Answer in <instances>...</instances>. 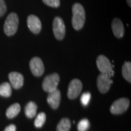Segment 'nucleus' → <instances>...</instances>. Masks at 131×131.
I'll use <instances>...</instances> for the list:
<instances>
[{"instance_id": "18", "label": "nucleus", "mask_w": 131, "mask_h": 131, "mask_svg": "<svg viewBox=\"0 0 131 131\" xmlns=\"http://www.w3.org/2000/svg\"><path fill=\"white\" fill-rule=\"evenodd\" d=\"M71 124L68 118H63L59 123L57 127V131H69Z\"/></svg>"}, {"instance_id": "12", "label": "nucleus", "mask_w": 131, "mask_h": 131, "mask_svg": "<svg viewBox=\"0 0 131 131\" xmlns=\"http://www.w3.org/2000/svg\"><path fill=\"white\" fill-rule=\"evenodd\" d=\"M61 101V92L58 89L49 93L47 96V102L52 108L55 109L58 107Z\"/></svg>"}, {"instance_id": "22", "label": "nucleus", "mask_w": 131, "mask_h": 131, "mask_svg": "<svg viewBox=\"0 0 131 131\" xmlns=\"http://www.w3.org/2000/svg\"><path fill=\"white\" fill-rule=\"evenodd\" d=\"M43 3L52 7H58L60 5V0H42Z\"/></svg>"}, {"instance_id": "6", "label": "nucleus", "mask_w": 131, "mask_h": 131, "mask_svg": "<svg viewBox=\"0 0 131 131\" xmlns=\"http://www.w3.org/2000/svg\"><path fill=\"white\" fill-rule=\"evenodd\" d=\"M112 77L106 73H101L97 78L98 89L101 93H106L110 89L111 85L112 83Z\"/></svg>"}, {"instance_id": "1", "label": "nucleus", "mask_w": 131, "mask_h": 131, "mask_svg": "<svg viewBox=\"0 0 131 131\" xmlns=\"http://www.w3.org/2000/svg\"><path fill=\"white\" fill-rule=\"evenodd\" d=\"M86 20V14L83 6L80 3H75L72 7V24L77 30H80L84 26Z\"/></svg>"}, {"instance_id": "11", "label": "nucleus", "mask_w": 131, "mask_h": 131, "mask_svg": "<svg viewBox=\"0 0 131 131\" xmlns=\"http://www.w3.org/2000/svg\"><path fill=\"white\" fill-rule=\"evenodd\" d=\"M9 78L10 82V85L15 89H19L23 86L24 77L20 73L13 72L9 75Z\"/></svg>"}, {"instance_id": "7", "label": "nucleus", "mask_w": 131, "mask_h": 131, "mask_svg": "<svg viewBox=\"0 0 131 131\" xmlns=\"http://www.w3.org/2000/svg\"><path fill=\"white\" fill-rule=\"evenodd\" d=\"M129 100L126 98H122L114 101L110 108V111L113 114H121L128 109Z\"/></svg>"}, {"instance_id": "10", "label": "nucleus", "mask_w": 131, "mask_h": 131, "mask_svg": "<svg viewBox=\"0 0 131 131\" xmlns=\"http://www.w3.org/2000/svg\"><path fill=\"white\" fill-rule=\"evenodd\" d=\"M27 26L29 30L35 34H39L42 28V24L40 19L34 15H30L28 16Z\"/></svg>"}, {"instance_id": "5", "label": "nucleus", "mask_w": 131, "mask_h": 131, "mask_svg": "<svg viewBox=\"0 0 131 131\" xmlns=\"http://www.w3.org/2000/svg\"><path fill=\"white\" fill-rule=\"evenodd\" d=\"M53 31L55 37L57 40H61L66 35V27L63 19L60 17H55L53 22Z\"/></svg>"}, {"instance_id": "17", "label": "nucleus", "mask_w": 131, "mask_h": 131, "mask_svg": "<svg viewBox=\"0 0 131 131\" xmlns=\"http://www.w3.org/2000/svg\"><path fill=\"white\" fill-rule=\"evenodd\" d=\"M12 94V88L9 83H4L0 85V95L9 97Z\"/></svg>"}, {"instance_id": "20", "label": "nucleus", "mask_w": 131, "mask_h": 131, "mask_svg": "<svg viewBox=\"0 0 131 131\" xmlns=\"http://www.w3.org/2000/svg\"><path fill=\"white\" fill-rule=\"evenodd\" d=\"M90 126V123L88 119H83L80 121L78 124V131H86Z\"/></svg>"}, {"instance_id": "25", "label": "nucleus", "mask_w": 131, "mask_h": 131, "mask_svg": "<svg viewBox=\"0 0 131 131\" xmlns=\"http://www.w3.org/2000/svg\"><path fill=\"white\" fill-rule=\"evenodd\" d=\"M127 4H128V6L129 7H130V0H127Z\"/></svg>"}, {"instance_id": "23", "label": "nucleus", "mask_w": 131, "mask_h": 131, "mask_svg": "<svg viewBox=\"0 0 131 131\" xmlns=\"http://www.w3.org/2000/svg\"><path fill=\"white\" fill-rule=\"evenodd\" d=\"M7 10V6L4 0H0V17L4 15Z\"/></svg>"}, {"instance_id": "9", "label": "nucleus", "mask_w": 131, "mask_h": 131, "mask_svg": "<svg viewBox=\"0 0 131 131\" xmlns=\"http://www.w3.org/2000/svg\"><path fill=\"white\" fill-rule=\"evenodd\" d=\"M31 72L36 77H40L45 72V66L42 61L39 57H34L30 61Z\"/></svg>"}, {"instance_id": "4", "label": "nucleus", "mask_w": 131, "mask_h": 131, "mask_svg": "<svg viewBox=\"0 0 131 131\" xmlns=\"http://www.w3.org/2000/svg\"><path fill=\"white\" fill-rule=\"evenodd\" d=\"M96 65L98 69L101 73H106L112 77L114 74L113 70L114 66L112 64L111 61L107 57L104 55H100L96 59Z\"/></svg>"}, {"instance_id": "21", "label": "nucleus", "mask_w": 131, "mask_h": 131, "mask_svg": "<svg viewBox=\"0 0 131 131\" xmlns=\"http://www.w3.org/2000/svg\"><path fill=\"white\" fill-rule=\"evenodd\" d=\"M91 95L89 92H85L84 94H83L81 96V98H80L81 104L84 106H88L90 100H91Z\"/></svg>"}, {"instance_id": "8", "label": "nucleus", "mask_w": 131, "mask_h": 131, "mask_svg": "<svg viewBox=\"0 0 131 131\" xmlns=\"http://www.w3.org/2000/svg\"><path fill=\"white\" fill-rule=\"evenodd\" d=\"M83 84L81 81L78 79H73L70 82L69 85L68 96L70 99L77 98L81 92Z\"/></svg>"}, {"instance_id": "13", "label": "nucleus", "mask_w": 131, "mask_h": 131, "mask_svg": "<svg viewBox=\"0 0 131 131\" xmlns=\"http://www.w3.org/2000/svg\"><path fill=\"white\" fill-rule=\"evenodd\" d=\"M112 30L114 35L118 38H121L124 36V29L122 21L118 18L113 19L112 23Z\"/></svg>"}, {"instance_id": "2", "label": "nucleus", "mask_w": 131, "mask_h": 131, "mask_svg": "<svg viewBox=\"0 0 131 131\" xmlns=\"http://www.w3.org/2000/svg\"><path fill=\"white\" fill-rule=\"evenodd\" d=\"M18 24L19 19L17 14L15 13L10 14L5 21L4 25V31L6 35H14L17 31Z\"/></svg>"}, {"instance_id": "15", "label": "nucleus", "mask_w": 131, "mask_h": 131, "mask_svg": "<svg viewBox=\"0 0 131 131\" xmlns=\"http://www.w3.org/2000/svg\"><path fill=\"white\" fill-rule=\"evenodd\" d=\"M21 107L18 103H15L7 109L6 115L9 118H13L20 112Z\"/></svg>"}, {"instance_id": "16", "label": "nucleus", "mask_w": 131, "mask_h": 131, "mask_svg": "<svg viewBox=\"0 0 131 131\" xmlns=\"http://www.w3.org/2000/svg\"><path fill=\"white\" fill-rule=\"evenodd\" d=\"M123 77L129 83L131 82V63L130 62H125L122 67Z\"/></svg>"}, {"instance_id": "14", "label": "nucleus", "mask_w": 131, "mask_h": 131, "mask_svg": "<svg viewBox=\"0 0 131 131\" xmlns=\"http://www.w3.org/2000/svg\"><path fill=\"white\" fill-rule=\"evenodd\" d=\"M37 111V106L33 101H30L27 104L25 107V114L28 118H32L36 115Z\"/></svg>"}, {"instance_id": "19", "label": "nucleus", "mask_w": 131, "mask_h": 131, "mask_svg": "<svg viewBox=\"0 0 131 131\" xmlns=\"http://www.w3.org/2000/svg\"><path fill=\"white\" fill-rule=\"evenodd\" d=\"M46 115L45 113L41 112L37 116L35 120V126L36 127H41L43 124H45L46 122Z\"/></svg>"}, {"instance_id": "3", "label": "nucleus", "mask_w": 131, "mask_h": 131, "mask_svg": "<svg viewBox=\"0 0 131 131\" xmlns=\"http://www.w3.org/2000/svg\"><path fill=\"white\" fill-rule=\"evenodd\" d=\"M59 81H60V76L58 73H53L52 74L47 75L42 82V88L44 91L47 92H51L57 89Z\"/></svg>"}, {"instance_id": "24", "label": "nucleus", "mask_w": 131, "mask_h": 131, "mask_svg": "<svg viewBox=\"0 0 131 131\" xmlns=\"http://www.w3.org/2000/svg\"><path fill=\"white\" fill-rule=\"evenodd\" d=\"M16 128L14 124H10L5 129L4 131H16Z\"/></svg>"}]
</instances>
